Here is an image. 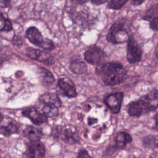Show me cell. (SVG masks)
<instances>
[{"mask_svg":"<svg viewBox=\"0 0 158 158\" xmlns=\"http://www.w3.org/2000/svg\"><path fill=\"white\" fill-rule=\"evenodd\" d=\"M96 72L107 86H115L121 83L127 75L122 64L117 62H109L99 65L96 67Z\"/></svg>","mask_w":158,"mask_h":158,"instance_id":"cell-1","label":"cell"},{"mask_svg":"<svg viewBox=\"0 0 158 158\" xmlns=\"http://www.w3.org/2000/svg\"><path fill=\"white\" fill-rule=\"evenodd\" d=\"M157 102V90L155 88L138 100L130 102L127 106V111L130 116L139 117L156 110Z\"/></svg>","mask_w":158,"mask_h":158,"instance_id":"cell-2","label":"cell"},{"mask_svg":"<svg viewBox=\"0 0 158 158\" xmlns=\"http://www.w3.org/2000/svg\"><path fill=\"white\" fill-rule=\"evenodd\" d=\"M128 33L123 23L118 20L111 26L107 35V41L115 44L125 43L128 41Z\"/></svg>","mask_w":158,"mask_h":158,"instance_id":"cell-3","label":"cell"},{"mask_svg":"<svg viewBox=\"0 0 158 158\" xmlns=\"http://www.w3.org/2000/svg\"><path fill=\"white\" fill-rule=\"evenodd\" d=\"M143 51L139 43L133 35L129 36L128 39L127 59L129 63L135 64L140 61Z\"/></svg>","mask_w":158,"mask_h":158,"instance_id":"cell-4","label":"cell"},{"mask_svg":"<svg viewBox=\"0 0 158 158\" xmlns=\"http://www.w3.org/2000/svg\"><path fill=\"white\" fill-rule=\"evenodd\" d=\"M25 54L30 59L48 65H51L54 63V59L51 55L38 49L28 48L25 51Z\"/></svg>","mask_w":158,"mask_h":158,"instance_id":"cell-5","label":"cell"},{"mask_svg":"<svg viewBox=\"0 0 158 158\" xmlns=\"http://www.w3.org/2000/svg\"><path fill=\"white\" fill-rule=\"evenodd\" d=\"M106 55L103 50L96 45L91 46L85 52V60L91 64H99L102 62Z\"/></svg>","mask_w":158,"mask_h":158,"instance_id":"cell-6","label":"cell"},{"mask_svg":"<svg viewBox=\"0 0 158 158\" xmlns=\"http://www.w3.org/2000/svg\"><path fill=\"white\" fill-rule=\"evenodd\" d=\"M123 99V93L116 92L107 96L104 98V102L112 113L117 114L120 110Z\"/></svg>","mask_w":158,"mask_h":158,"instance_id":"cell-7","label":"cell"},{"mask_svg":"<svg viewBox=\"0 0 158 158\" xmlns=\"http://www.w3.org/2000/svg\"><path fill=\"white\" fill-rule=\"evenodd\" d=\"M57 86L62 94L69 98H75L77 96V92L74 83L68 78H59L57 81Z\"/></svg>","mask_w":158,"mask_h":158,"instance_id":"cell-8","label":"cell"},{"mask_svg":"<svg viewBox=\"0 0 158 158\" xmlns=\"http://www.w3.org/2000/svg\"><path fill=\"white\" fill-rule=\"evenodd\" d=\"M45 148L40 141H31L27 149V158H44Z\"/></svg>","mask_w":158,"mask_h":158,"instance_id":"cell-9","label":"cell"},{"mask_svg":"<svg viewBox=\"0 0 158 158\" xmlns=\"http://www.w3.org/2000/svg\"><path fill=\"white\" fill-rule=\"evenodd\" d=\"M22 114L36 125L46 123L48 121V118L35 107H28L24 109L22 111Z\"/></svg>","mask_w":158,"mask_h":158,"instance_id":"cell-10","label":"cell"},{"mask_svg":"<svg viewBox=\"0 0 158 158\" xmlns=\"http://www.w3.org/2000/svg\"><path fill=\"white\" fill-rule=\"evenodd\" d=\"M19 131L17 125L9 118L2 117L0 118V133L8 136L17 133Z\"/></svg>","mask_w":158,"mask_h":158,"instance_id":"cell-11","label":"cell"},{"mask_svg":"<svg viewBox=\"0 0 158 158\" xmlns=\"http://www.w3.org/2000/svg\"><path fill=\"white\" fill-rule=\"evenodd\" d=\"M26 37L27 39L33 44L40 47L43 37L39 31V30L35 27H30L26 30Z\"/></svg>","mask_w":158,"mask_h":158,"instance_id":"cell-12","label":"cell"},{"mask_svg":"<svg viewBox=\"0 0 158 158\" xmlns=\"http://www.w3.org/2000/svg\"><path fill=\"white\" fill-rule=\"evenodd\" d=\"M39 100L41 103L52 105L58 108L62 104L58 95L55 93H45L40 96Z\"/></svg>","mask_w":158,"mask_h":158,"instance_id":"cell-13","label":"cell"},{"mask_svg":"<svg viewBox=\"0 0 158 158\" xmlns=\"http://www.w3.org/2000/svg\"><path fill=\"white\" fill-rule=\"evenodd\" d=\"M23 133L25 136H26L30 141H40L43 136V133L41 130L31 125L27 126L24 129Z\"/></svg>","mask_w":158,"mask_h":158,"instance_id":"cell-14","label":"cell"},{"mask_svg":"<svg viewBox=\"0 0 158 158\" xmlns=\"http://www.w3.org/2000/svg\"><path fill=\"white\" fill-rule=\"evenodd\" d=\"M131 141L132 138L128 133L121 131L118 133L115 138V147L117 149H123L128 143H131Z\"/></svg>","mask_w":158,"mask_h":158,"instance_id":"cell-15","label":"cell"},{"mask_svg":"<svg viewBox=\"0 0 158 158\" xmlns=\"http://www.w3.org/2000/svg\"><path fill=\"white\" fill-rule=\"evenodd\" d=\"M62 139L69 144H75L80 142V136L76 131L70 128L65 129L64 131Z\"/></svg>","mask_w":158,"mask_h":158,"instance_id":"cell-16","label":"cell"},{"mask_svg":"<svg viewBox=\"0 0 158 158\" xmlns=\"http://www.w3.org/2000/svg\"><path fill=\"white\" fill-rule=\"evenodd\" d=\"M69 69L77 75H81L87 71V65L81 60H74L70 62Z\"/></svg>","mask_w":158,"mask_h":158,"instance_id":"cell-17","label":"cell"},{"mask_svg":"<svg viewBox=\"0 0 158 158\" xmlns=\"http://www.w3.org/2000/svg\"><path fill=\"white\" fill-rule=\"evenodd\" d=\"M39 70L43 84L46 86L51 85L55 81V78L52 73L44 67H41L39 68Z\"/></svg>","mask_w":158,"mask_h":158,"instance_id":"cell-18","label":"cell"},{"mask_svg":"<svg viewBox=\"0 0 158 158\" xmlns=\"http://www.w3.org/2000/svg\"><path fill=\"white\" fill-rule=\"evenodd\" d=\"M41 103V102H40ZM42 104V108H41V112L47 118H52L54 117H57L59 115V108L49 104Z\"/></svg>","mask_w":158,"mask_h":158,"instance_id":"cell-19","label":"cell"},{"mask_svg":"<svg viewBox=\"0 0 158 158\" xmlns=\"http://www.w3.org/2000/svg\"><path fill=\"white\" fill-rule=\"evenodd\" d=\"M12 28L11 21L0 12V31H10Z\"/></svg>","mask_w":158,"mask_h":158,"instance_id":"cell-20","label":"cell"},{"mask_svg":"<svg viewBox=\"0 0 158 158\" xmlns=\"http://www.w3.org/2000/svg\"><path fill=\"white\" fill-rule=\"evenodd\" d=\"M143 145L147 148H154L157 147V137L156 136L149 135L143 139Z\"/></svg>","mask_w":158,"mask_h":158,"instance_id":"cell-21","label":"cell"},{"mask_svg":"<svg viewBox=\"0 0 158 158\" xmlns=\"http://www.w3.org/2000/svg\"><path fill=\"white\" fill-rule=\"evenodd\" d=\"M128 0H107L108 6L109 9L117 10L122 8Z\"/></svg>","mask_w":158,"mask_h":158,"instance_id":"cell-22","label":"cell"},{"mask_svg":"<svg viewBox=\"0 0 158 158\" xmlns=\"http://www.w3.org/2000/svg\"><path fill=\"white\" fill-rule=\"evenodd\" d=\"M157 16V5L156 4L148 9L143 19L145 20H151L155 17Z\"/></svg>","mask_w":158,"mask_h":158,"instance_id":"cell-23","label":"cell"},{"mask_svg":"<svg viewBox=\"0 0 158 158\" xmlns=\"http://www.w3.org/2000/svg\"><path fill=\"white\" fill-rule=\"evenodd\" d=\"M40 48L47 51H51L54 49L55 46L52 41L49 38H44L40 46Z\"/></svg>","mask_w":158,"mask_h":158,"instance_id":"cell-24","label":"cell"},{"mask_svg":"<svg viewBox=\"0 0 158 158\" xmlns=\"http://www.w3.org/2000/svg\"><path fill=\"white\" fill-rule=\"evenodd\" d=\"M150 28L154 31L158 29V17H155L150 20Z\"/></svg>","mask_w":158,"mask_h":158,"instance_id":"cell-25","label":"cell"},{"mask_svg":"<svg viewBox=\"0 0 158 158\" xmlns=\"http://www.w3.org/2000/svg\"><path fill=\"white\" fill-rule=\"evenodd\" d=\"M78 158H91V157L86 150L81 149L78 152Z\"/></svg>","mask_w":158,"mask_h":158,"instance_id":"cell-26","label":"cell"},{"mask_svg":"<svg viewBox=\"0 0 158 158\" xmlns=\"http://www.w3.org/2000/svg\"><path fill=\"white\" fill-rule=\"evenodd\" d=\"M10 6V0H0V7L6 8Z\"/></svg>","mask_w":158,"mask_h":158,"instance_id":"cell-27","label":"cell"},{"mask_svg":"<svg viewBox=\"0 0 158 158\" xmlns=\"http://www.w3.org/2000/svg\"><path fill=\"white\" fill-rule=\"evenodd\" d=\"M60 130H61V128L60 127H56L53 128V130H52V134L53 135L54 137H56L60 133Z\"/></svg>","mask_w":158,"mask_h":158,"instance_id":"cell-28","label":"cell"},{"mask_svg":"<svg viewBox=\"0 0 158 158\" xmlns=\"http://www.w3.org/2000/svg\"><path fill=\"white\" fill-rule=\"evenodd\" d=\"M107 0H91V3L94 5H101L106 3Z\"/></svg>","mask_w":158,"mask_h":158,"instance_id":"cell-29","label":"cell"},{"mask_svg":"<svg viewBox=\"0 0 158 158\" xmlns=\"http://www.w3.org/2000/svg\"><path fill=\"white\" fill-rule=\"evenodd\" d=\"M144 1H145V0H131V3L133 5L138 6V5L141 4Z\"/></svg>","mask_w":158,"mask_h":158,"instance_id":"cell-30","label":"cell"},{"mask_svg":"<svg viewBox=\"0 0 158 158\" xmlns=\"http://www.w3.org/2000/svg\"><path fill=\"white\" fill-rule=\"evenodd\" d=\"M155 123H156V127H157V114H156L155 115Z\"/></svg>","mask_w":158,"mask_h":158,"instance_id":"cell-31","label":"cell"},{"mask_svg":"<svg viewBox=\"0 0 158 158\" xmlns=\"http://www.w3.org/2000/svg\"><path fill=\"white\" fill-rule=\"evenodd\" d=\"M80 1H81V2H86V1H88V0H79Z\"/></svg>","mask_w":158,"mask_h":158,"instance_id":"cell-32","label":"cell"},{"mask_svg":"<svg viewBox=\"0 0 158 158\" xmlns=\"http://www.w3.org/2000/svg\"><path fill=\"white\" fill-rule=\"evenodd\" d=\"M1 118V114H0V118Z\"/></svg>","mask_w":158,"mask_h":158,"instance_id":"cell-33","label":"cell"}]
</instances>
